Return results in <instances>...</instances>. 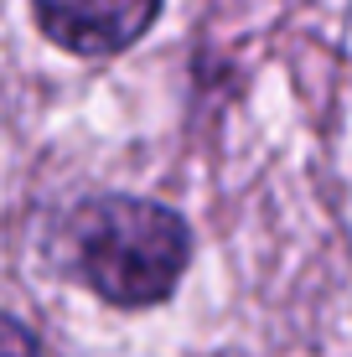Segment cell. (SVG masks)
Segmentation results:
<instances>
[{
  "mask_svg": "<svg viewBox=\"0 0 352 357\" xmlns=\"http://www.w3.org/2000/svg\"><path fill=\"white\" fill-rule=\"evenodd\" d=\"M68 249L83 285L99 301L145 311L176 290L192 254V233L171 207L151 197H93L72 213Z\"/></svg>",
  "mask_w": 352,
  "mask_h": 357,
  "instance_id": "obj_1",
  "label": "cell"
},
{
  "mask_svg": "<svg viewBox=\"0 0 352 357\" xmlns=\"http://www.w3.org/2000/svg\"><path fill=\"white\" fill-rule=\"evenodd\" d=\"M31 16L47 42L72 57H114L151 31L161 0H31Z\"/></svg>",
  "mask_w": 352,
  "mask_h": 357,
  "instance_id": "obj_2",
  "label": "cell"
},
{
  "mask_svg": "<svg viewBox=\"0 0 352 357\" xmlns=\"http://www.w3.org/2000/svg\"><path fill=\"white\" fill-rule=\"evenodd\" d=\"M0 357H42L36 337L16 321V316H6V311H0Z\"/></svg>",
  "mask_w": 352,
  "mask_h": 357,
  "instance_id": "obj_3",
  "label": "cell"
}]
</instances>
